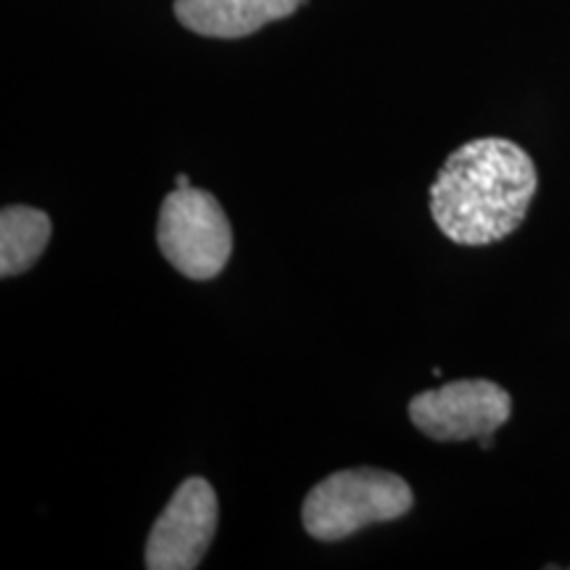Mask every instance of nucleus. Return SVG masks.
I'll return each mask as SVG.
<instances>
[{"label":"nucleus","instance_id":"obj_6","mask_svg":"<svg viewBox=\"0 0 570 570\" xmlns=\"http://www.w3.org/2000/svg\"><path fill=\"white\" fill-rule=\"evenodd\" d=\"M306 0H175V17L204 38L238 40L288 19Z\"/></svg>","mask_w":570,"mask_h":570},{"label":"nucleus","instance_id":"obj_2","mask_svg":"<svg viewBox=\"0 0 570 570\" xmlns=\"http://www.w3.org/2000/svg\"><path fill=\"white\" fill-rule=\"evenodd\" d=\"M415 504L402 475L377 468L338 470L317 483L302 504L304 531L317 541H341L375 523L407 515Z\"/></svg>","mask_w":570,"mask_h":570},{"label":"nucleus","instance_id":"obj_3","mask_svg":"<svg viewBox=\"0 0 570 570\" xmlns=\"http://www.w3.org/2000/svg\"><path fill=\"white\" fill-rule=\"evenodd\" d=\"M156 244L164 259L190 281H212L233 254V227L223 204L194 185L164 198L156 223Z\"/></svg>","mask_w":570,"mask_h":570},{"label":"nucleus","instance_id":"obj_8","mask_svg":"<svg viewBox=\"0 0 570 570\" xmlns=\"http://www.w3.org/2000/svg\"><path fill=\"white\" fill-rule=\"evenodd\" d=\"M175 185H177V188H185V185H190V177L188 175H177Z\"/></svg>","mask_w":570,"mask_h":570},{"label":"nucleus","instance_id":"obj_1","mask_svg":"<svg viewBox=\"0 0 570 570\" xmlns=\"http://www.w3.org/2000/svg\"><path fill=\"white\" fill-rule=\"evenodd\" d=\"M537 188V167L518 142L470 140L439 169L431 185V217L458 246H489L523 225Z\"/></svg>","mask_w":570,"mask_h":570},{"label":"nucleus","instance_id":"obj_7","mask_svg":"<svg viewBox=\"0 0 570 570\" xmlns=\"http://www.w3.org/2000/svg\"><path fill=\"white\" fill-rule=\"evenodd\" d=\"M53 223L32 206H6L0 212V275L17 277L38 265L51 240Z\"/></svg>","mask_w":570,"mask_h":570},{"label":"nucleus","instance_id":"obj_4","mask_svg":"<svg viewBox=\"0 0 570 570\" xmlns=\"http://www.w3.org/2000/svg\"><path fill=\"white\" fill-rule=\"evenodd\" d=\"M510 412L508 391L483 377L444 383L410 402V420L433 441H481L508 423Z\"/></svg>","mask_w":570,"mask_h":570},{"label":"nucleus","instance_id":"obj_5","mask_svg":"<svg viewBox=\"0 0 570 570\" xmlns=\"http://www.w3.org/2000/svg\"><path fill=\"white\" fill-rule=\"evenodd\" d=\"M219 523V504L212 483L183 481L169 499L146 541L148 570H194L202 566Z\"/></svg>","mask_w":570,"mask_h":570}]
</instances>
